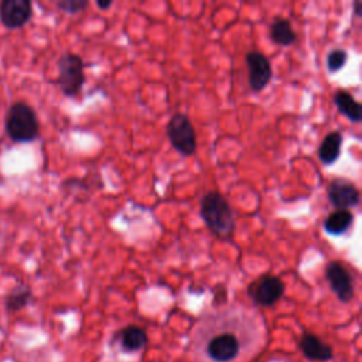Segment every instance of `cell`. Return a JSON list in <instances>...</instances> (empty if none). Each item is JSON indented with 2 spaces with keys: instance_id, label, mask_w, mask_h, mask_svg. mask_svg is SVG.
Returning a JSON list of instances; mask_svg holds the SVG:
<instances>
[{
  "instance_id": "cell-1",
  "label": "cell",
  "mask_w": 362,
  "mask_h": 362,
  "mask_svg": "<svg viewBox=\"0 0 362 362\" xmlns=\"http://www.w3.org/2000/svg\"><path fill=\"white\" fill-rule=\"evenodd\" d=\"M260 324L245 308L231 307L207 315L194 332V344L211 362H232L259 339Z\"/></svg>"
},
{
  "instance_id": "cell-2",
  "label": "cell",
  "mask_w": 362,
  "mask_h": 362,
  "mask_svg": "<svg viewBox=\"0 0 362 362\" xmlns=\"http://www.w3.org/2000/svg\"><path fill=\"white\" fill-rule=\"evenodd\" d=\"M200 215L214 236L220 239H229L234 235L235 215L221 192H207L201 200Z\"/></svg>"
},
{
  "instance_id": "cell-3",
  "label": "cell",
  "mask_w": 362,
  "mask_h": 362,
  "mask_svg": "<svg viewBox=\"0 0 362 362\" xmlns=\"http://www.w3.org/2000/svg\"><path fill=\"white\" fill-rule=\"evenodd\" d=\"M5 132L14 143H33L40 137V120L32 105L13 102L5 116Z\"/></svg>"
},
{
  "instance_id": "cell-4",
  "label": "cell",
  "mask_w": 362,
  "mask_h": 362,
  "mask_svg": "<svg viewBox=\"0 0 362 362\" xmlns=\"http://www.w3.org/2000/svg\"><path fill=\"white\" fill-rule=\"evenodd\" d=\"M58 78L57 84L64 96L74 98L80 95L85 85V63L76 53H64L57 63Z\"/></svg>"
},
{
  "instance_id": "cell-5",
  "label": "cell",
  "mask_w": 362,
  "mask_h": 362,
  "mask_svg": "<svg viewBox=\"0 0 362 362\" xmlns=\"http://www.w3.org/2000/svg\"><path fill=\"white\" fill-rule=\"evenodd\" d=\"M166 133L172 146L184 157L197 152V135L190 117L185 113H176L168 120Z\"/></svg>"
},
{
  "instance_id": "cell-6",
  "label": "cell",
  "mask_w": 362,
  "mask_h": 362,
  "mask_svg": "<svg viewBox=\"0 0 362 362\" xmlns=\"http://www.w3.org/2000/svg\"><path fill=\"white\" fill-rule=\"evenodd\" d=\"M248 295L256 306L271 307L283 297L284 283L275 275H262L248 287Z\"/></svg>"
},
{
  "instance_id": "cell-7",
  "label": "cell",
  "mask_w": 362,
  "mask_h": 362,
  "mask_svg": "<svg viewBox=\"0 0 362 362\" xmlns=\"http://www.w3.org/2000/svg\"><path fill=\"white\" fill-rule=\"evenodd\" d=\"M33 14L30 0H3L0 3V23L8 30H19L27 26Z\"/></svg>"
},
{
  "instance_id": "cell-8",
  "label": "cell",
  "mask_w": 362,
  "mask_h": 362,
  "mask_svg": "<svg viewBox=\"0 0 362 362\" xmlns=\"http://www.w3.org/2000/svg\"><path fill=\"white\" fill-rule=\"evenodd\" d=\"M248 68L249 88L253 92H260L269 85L273 77V71L269 58L260 52H251L245 57Z\"/></svg>"
},
{
  "instance_id": "cell-9",
  "label": "cell",
  "mask_w": 362,
  "mask_h": 362,
  "mask_svg": "<svg viewBox=\"0 0 362 362\" xmlns=\"http://www.w3.org/2000/svg\"><path fill=\"white\" fill-rule=\"evenodd\" d=\"M326 279L340 302L350 303L354 299V282L350 272L340 262L332 260L326 267Z\"/></svg>"
},
{
  "instance_id": "cell-10",
  "label": "cell",
  "mask_w": 362,
  "mask_h": 362,
  "mask_svg": "<svg viewBox=\"0 0 362 362\" xmlns=\"http://www.w3.org/2000/svg\"><path fill=\"white\" fill-rule=\"evenodd\" d=\"M328 200L337 210H348L359 204V191L347 179H335L328 185Z\"/></svg>"
},
{
  "instance_id": "cell-11",
  "label": "cell",
  "mask_w": 362,
  "mask_h": 362,
  "mask_svg": "<svg viewBox=\"0 0 362 362\" xmlns=\"http://www.w3.org/2000/svg\"><path fill=\"white\" fill-rule=\"evenodd\" d=\"M300 351L304 355V358L310 361H317V362H327L332 359L334 350L331 346L323 343L317 335L313 332H304L299 343Z\"/></svg>"
},
{
  "instance_id": "cell-12",
  "label": "cell",
  "mask_w": 362,
  "mask_h": 362,
  "mask_svg": "<svg viewBox=\"0 0 362 362\" xmlns=\"http://www.w3.org/2000/svg\"><path fill=\"white\" fill-rule=\"evenodd\" d=\"M115 340L119 343L122 351L133 354L148 346V334L137 326H128L116 334Z\"/></svg>"
},
{
  "instance_id": "cell-13",
  "label": "cell",
  "mask_w": 362,
  "mask_h": 362,
  "mask_svg": "<svg viewBox=\"0 0 362 362\" xmlns=\"http://www.w3.org/2000/svg\"><path fill=\"white\" fill-rule=\"evenodd\" d=\"M334 104L339 109V112L341 115H344L347 119H350L351 122L354 124H359L361 119H362V106L359 105V102H357V100L354 96L344 91V89H339L334 93Z\"/></svg>"
},
{
  "instance_id": "cell-14",
  "label": "cell",
  "mask_w": 362,
  "mask_h": 362,
  "mask_svg": "<svg viewBox=\"0 0 362 362\" xmlns=\"http://www.w3.org/2000/svg\"><path fill=\"white\" fill-rule=\"evenodd\" d=\"M354 224V214L348 210H335L324 220V231L332 236L344 235Z\"/></svg>"
},
{
  "instance_id": "cell-15",
  "label": "cell",
  "mask_w": 362,
  "mask_h": 362,
  "mask_svg": "<svg viewBox=\"0 0 362 362\" xmlns=\"http://www.w3.org/2000/svg\"><path fill=\"white\" fill-rule=\"evenodd\" d=\"M343 133L339 131L330 132L319 149V157L320 161L326 166L334 164L337 160H339L341 155V146H343Z\"/></svg>"
},
{
  "instance_id": "cell-16",
  "label": "cell",
  "mask_w": 362,
  "mask_h": 362,
  "mask_svg": "<svg viewBox=\"0 0 362 362\" xmlns=\"http://www.w3.org/2000/svg\"><path fill=\"white\" fill-rule=\"evenodd\" d=\"M33 300V291L27 283H19L8 293L5 308L8 313H17L26 308Z\"/></svg>"
},
{
  "instance_id": "cell-17",
  "label": "cell",
  "mask_w": 362,
  "mask_h": 362,
  "mask_svg": "<svg viewBox=\"0 0 362 362\" xmlns=\"http://www.w3.org/2000/svg\"><path fill=\"white\" fill-rule=\"evenodd\" d=\"M271 38L273 43L289 47L296 41V33L291 21L283 17H276L271 24Z\"/></svg>"
},
{
  "instance_id": "cell-18",
  "label": "cell",
  "mask_w": 362,
  "mask_h": 362,
  "mask_svg": "<svg viewBox=\"0 0 362 362\" xmlns=\"http://www.w3.org/2000/svg\"><path fill=\"white\" fill-rule=\"evenodd\" d=\"M348 61V53L344 48H334L327 56V68L330 72H339Z\"/></svg>"
},
{
  "instance_id": "cell-19",
  "label": "cell",
  "mask_w": 362,
  "mask_h": 362,
  "mask_svg": "<svg viewBox=\"0 0 362 362\" xmlns=\"http://www.w3.org/2000/svg\"><path fill=\"white\" fill-rule=\"evenodd\" d=\"M88 6V0H60V2H57V8L67 14H78Z\"/></svg>"
},
{
  "instance_id": "cell-20",
  "label": "cell",
  "mask_w": 362,
  "mask_h": 362,
  "mask_svg": "<svg viewBox=\"0 0 362 362\" xmlns=\"http://www.w3.org/2000/svg\"><path fill=\"white\" fill-rule=\"evenodd\" d=\"M112 5H113L112 0H96V8L101 10H108L112 8Z\"/></svg>"
},
{
  "instance_id": "cell-21",
  "label": "cell",
  "mask_w": 362,
  "mask_h": 362,
  "mask_svg": "<svg viewBox=\"0 0 362 362\" xmlns=\"http://www.w3.org/2000/svg\"><path fill=\"white\" fill-rule=\"evenodd\" d=\"M354 13L358 17L362 16V3L361 2H354Z\"/></svg>"
}]
</instances>
